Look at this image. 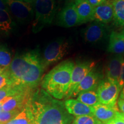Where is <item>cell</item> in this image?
<instances>
[{"instance_id": "obj_15", "label": "cell", "mask_w": 124, "mask_h": 124, "mask_svg": "<svg viewBox=\"0 0 124 124\" xmlns=\"http://www.w3.org/2000/svg\"><path fill=\"white\" fill-rule=\"evenodd\" d=\"M123 55H117L110 59L106 69V79L118 84Z\"/></svg>"}, {"instance_id": "obj_6", "label": "cell", "mask_w": 124, "mask_h": 124, "mask_svg": "<svg viewBox=\"0 0 124 124\" xmlns=\"http://www.w3.org/2000/svg\"><path fill=\"white\" fill-rule=\"evenodd\" d=\"M9 13L17 22L21 24H29L35 17L34 4H29L22 0H3Z\"/></svg>"}, {"instance_id": "obj_23", "label": "cell", "mask_w": 124, "mask_h": 124, "mask_svg": "<svg viewBox=\"0 0 124 124\" xmlns=\"http://www.w3.org/2000/svg\"><path fill=\"white\" fill-rule=\"evenodd\" d=\"M21 111H22L18 110L7 111L3 110L2 109H0V124H5L12 120Z\"/></svg>"}, {"instance_id": "obj_1", "label": "cell", "mask_w": 124, "mask_h": 124, "mask_svg": "<svg viewBox=\"0 0 124 124\" xmlns=\"http://www.w3.org/2000/svg\"><path fill=\"white\" fill-rule=\"evenodd\" d=\"M25 108L31 124H72L74 120L64 102L54 98L44 89L33 91Z\"/></svg>"}, {"instance_id": "obj_24", "label": "cell", "mask_w": 124, "mask_h": 124, "mask_svg": "<svg viewBox=\"0 0 124 124\" xmlns=\"http://www.w3.org/2000/svg\"><path fill=\"white\" fill-rule=\"evenodd\" d=\"M5 124H31L26 108H25L15 118Z\"/></svg>"}, {"instance_id": "obj_16", "label": "cell", "mask_w": 124, "mask_h": 124, "mask_svg": "<svg viewBox=\"0 0 124 124\" xmlns=\"http://www.w3.org/2000/svg\"><path fill=\"white\" fill-rule=\"evenodd\" d=\"M74 4L81 24L93 21L94 7L87 0H75Z\"/></svg>"}, {"instance_id": "obj_36", "label": "cell", "mask_w": 124, "mask_h": 124, "mask_svg": "<svg viewBox=\"0 0 124 124\" xmlns=\"http://www.w3.org/2000/svg\"><path fill=\"white\" fill-rule=\"evenodd\" d=\"M109 1H110V0H109Z\"/></svg>"}, {"instance_id": "obj_22", "label": "cell", "mask_w": 124, "mask_h": 124, "mask_svg": "<svg viewBox=\"0 0 124 124\" xmlns=\"http://www.w3.org/2000/svg\"><path fill=\"white\" fill-rule=\"evenodd\" d=\"M72 124H105L94 116H83L76 117Z\"/></svg>"}, {"instance_id": "obj_29", "label": "cell", "mask_w": 124, "mask_h": 124, "mask_svg": "<svg viewBox=\"0 0 124 124\" xmlns=\"http://www.w3.org/2000/svg\"><path fill=\"white\" fill-rule=\"evenodd\" d=\"M117 104L120 112L124 114V100L120 98L118 100Z\"/></svg>"}, {"instance_id": "obj_26", "label": "cell", "mask_w": 124, "mask_h": 124, "mask_svg": "<svg viewBox=\"0 0 124 124\" xmlns=\"http://www.w3.org/2000/svg\"><path fill=\"white\" fill-rule=\"evenodd\" d=\"M118 85L120 87V91L124 86V58L123 56V60H122V66H121V73L120 75V78H119L118 81Z\"/></svg>"}, {"instance_id": "obj_13", "label": "cell", "mask_w": 124, "mask_h": 124, "mask_svg": "<svg viewBox=\"0 0 124 124\" xmlns=\"http://www.w3.org/2000/svg\"><path fill=\"white\" fill-rule=\"evenodd\" d=\"M94 117L104 124L115 118L120 112L117 105L112 106L100 103L94 106Z\"/></svg>"}, {"instance_id": "obj_33", "label": "cell", "mask_w": 124, "mask_h": 124, "mask_svg": "<svg viewBox=\"0 0 124 124\" xmlns=\"http://www.w3.org/2000/svg\"><path fill=\"white\" fill-rule=\"evenodd\" d=\"M118 116H119V117H120L121 118L122 120H123L124 121V114H123V113L120 112V113H118Z\"/></svg>"}, {"instance_id": "obj_10", "label": "cell", "mask_w": 124, "mask_h": 124, "mask_svg": "<svg viewBox=\"0 0 124 124\" xmlns=\"http://www.w3.org/2000/svg\"><path fill=\"white\" fill-rule=\"evenodd\" d=\"M102 80L101 73L93 69L89 74L82 79L74 91L71 98L77 97L80 93L89 90H97L101 81Z\"/></svg>"}, {"instance_id": "obj_28", "label": "cell", "mask_w": 124, "mask_h": 124, "mask_svg": "<svg viewBox=\"0 0 124 124\" xmlns=\"http://www.w3.org/2000/svg\"><path fill=\"white\" fill-rule=\"evenodd\" d=\"M87 1L93 7L95 8L104 4L106 2L107 0H87Z\"/></svg>"}, {"instance_id": "obj_11", "label": "cell", "mask_w": 124, "mask_h": 124, "mask_svg": "<svg viewBox=\"0 0 124 124\" xmlns=\"http://www.w3.org/2000/svg\"><path fill=\"white\" fill-rule=\"evenodd\" d=\"M106 32L105 24L94 22L83 30V37L86 42L94 44L103 39L106 35Z\"/></svg>"}, {"instance_id": "obj_9", "label": "cell", "mask_w": 124, "mask_h": 124, "mask_svg": "<svg viewBox=\"0 0 124 124\" xmlns=\"http://www.w3.org/2000/svg\"><path fill=\"white\" fill-rule=\"evenodd\" d=\"M56 24L64 28H71L82 24L74 3H70L60 10L57 16Z\"/></svg>"}, {"instance_id": "obj_2", "label": "cell", "mask_w": 124, "mask_h": 124, "mask_svg": "<svg viewBox=\"0 0 124 124\" xmlns=\"http://www.w3.org/2000/svg\"><path fill=\"white\" fill-rule=\"evenodd\" d=\"M45 69L39 51L35 49L17 53L5 70L10 86H19L34 90L41 83Z\"/></svg>"}, {"instance_id": "obj_3", "label": "cell", "mask_w": 124, "mask_h": 124, "mask_svg": "<svg viewBox=\"0 0 124 124\" xmlns=\"http://www.w3.org/2000/svg\"><path fill=\"white\" fill-rule=\"evenodd\" d=\"M75 63L70 60L61 62L48 72L41 81L43 89L52 97L62 100L66 97Z\"/></svg>"}, {"instance_id": "obj_25", "label": "cell", "mask_w": 124, "mask_h": 124, "mask_svg": "<svg viewBox=\"0 0 124 124\" xmlns=\"http://www.w3.org/2000/svg\"><path fill=\"white\" fill-rule=\"evenodd\" d=\"M7 86H10V80L5 69L2 73L0 74V90Z\"/></svg>"}, {"instance_id": "obj_4", "label": "cell", "mask_w": 124, "mask_h": 124, "mask_svg": "<svg viewBox=\"0 0 124 124\" xmlns=\"http://www.w3.org/2000/svg\"><path fill=\"white\" fill-rule=\"evenodd\" d=\"M34 9L32 31L37 33L53 22L57 12L56 0H35Z\"/></svg>"}, {"instance_id": "obj_35", "label": "cell", "mask_w": 124, "mask_h": 124, "mask_svg": "<svg viewBox=\"0 0 124 124\" xmlns=\"http://www.w3.org/2000/svg\"></svg>"}, {"instance_id": "obj_12", "label": "cell", "mask_w": 124, "mask_h": 124, "mask_svg": "<svg viewBox=\"0 0 124 124\" xmlns=\"http://www.w3.org/2000/svg\"><path fill=\"white\" fill-rule=\"evenodd\" d=\"M64 105L68 112L73 116H94V107L85 105L77 100H66L64 101Z\"/></svg>"}, {"instance_id": "obj_5", "label": "cell", "mask_w": 124, "mask_h": 124, "mask_svg": "<svg viewBox=\"0 0 124 124\" xmlns=\"http://www.w3.org/2000/svg\"><path fill=\"white\" fill-rule=\"evenodd\" d=\"M71 44L69 40L59 38L47 45L41 56L43 64L46 68L62 59L69 53Z\"/></svg>"}, {"instance_id": "obj_20", "label": "cell", "mask_w": 124, "mask_h": 124, "mask_svg": "<svg viewBox=\"0 0 124 124\" xmlns=\"http://www.w3.org/2000/svg\"><path fill=\"white\" fill-rule=\"evenodd\" d=\"M114 23L118 26H124V0H113Z\"/></svg>"}, {"instance_id": "obj_17", "label": "cell", "mask_w": 124, "mask_h": 124, "mask_svg": "<svg viewBox=\"0 0 124 124\" xmlns=\"http://www.w3.org/2000/svg\"><path fill=\"white\" fill-rule=\"evenodd\" d=\"M108 50L116 55H124V34L112 32L110 35Z\"/></svg>"}, {"instance_id": "obj_7", "label": "cell", "mask_w": 124, "mask_h": 124, "mask_svg": "<svg viewBox=\"0 0 124 124\" xmlns=\"http://www.w3.org/2000/svg\"><path fill=\"white\" fill-rule=\"evenodd\" d=\"M120 91L117 83L110 81L107 79H102L97 89L100 103L112 106L117 105Z\"/></svg>"}, {"instance_id": "obj_19", "label": "cell", "mask_w": 124, "mask_h": 124, "mask_svg": "<svg viewBox=\"0 0 124 124\" xmlns=\"http://www.w3.org/2000/svg\"><path fill=\"white\" fill-rule=\"evenodd\" d=\"M77 100L85 105L92 107L101 103L97 90H89L80 93L77 96Z\"/></svg>"}, {"instance_id": "obj_31", "label": "cell", "mask_w": 124, "mask_h": 124, "mask_svg": "<svg viewBox=\"0 0 124 124\" xmlns=\"http://www.w3.org/2000/svg\"><path fill=\"white\" fill-rule=\"evenodd\" d=\"M120 98L122 99V100H124V86L123 87V88L122 89L121 91Z\"/></svg>"}, {"instance_id": "obj_14", "label": "cell", "mask_w": 124, "mask_h": 124, "mask_svg": "<svg viewBox=\"0 0 124 124\" xmlns=\"http://www.w3.org/2000/svg\"><path fill=\"white\" fill-rule=\"evenodd\" d=\"M114 12L112 4L106 2L104 4L94 8L93 21L101 23L108 24L113 20Z\"/></svg>"}, {"instance_id": "obj_18", "label": "cell", "mask_w": 124, "mask_h": 124, "mask_svg": "<svg viewBox=\"0 0 124 124\" xmlns=\"http://www.w3.org/2000/svg\"><path fill=\"white\" fill-rule=\"evenodd\" d=\"M16 26V24L10 14L0 8V35L8 36L13 32Z\"/></svg>"}, {"instance_id": "obj_34", "label": "cell", "mask_w": 124, "mask_h": 124, "mask_svg": "<svg viewBox=\"0 0 124 124\" xmlns=\"http://www.w3.org/2000/svg\"><path fill=\"white\" fill-rule=\"evenodd\" d=\"M4 69H1V68L0 67V74H1V73H2V72H3V71H4Z\"/></svg>"}, {"instance_id": "obj_8", "label": "cell", "mask_w": 124, "mask_h": 124, "mask_svg": "<svg viewBox=\"0 0 124 124\" xmlns=\"http://www.w3.org/2000/svg\"><path fill=\"white\" fill-rule=\"evenodd\" d=\"M95 62L93 60H88L77 63L75 64L71 74V81L70 83L69 90L65 97L66 100L71 98L74 91L78 85L80 83L84 78L95 67Z\"/></svg>"}, {"instance_id": "obj_21", "label": "cell", "mask_w": 124, "mask_h": 124, "mask_svg": "<svg viewBox=\"0 0 124 124\" xmlns=\"http://www.w3.org/2000/svg\"><path fill=\"white\" fill-rule=\"evenodd\" d=\"M12 61V53L6 44L0 43V67L6 69Z\"/></svg>"}, {"instance_id": "obj_32", "label": "cell", "mask_w": 124, "mask_h": 124, "mask_svg": "<svg viewBox=\"0 0 124 124\" xmlns=\"http://www.w3.org/2000/svg\"><path fill=\"white\" fill-rule=\"evenodd\" d=\"M22 1H24V2L29 3V4H34L35 0H22Z\"/></svg>"}, {"instance_id": "obj_30", "label": "cell", "mask_w": 124, "mask_h": 124, "mask_svg": "<svg viewBox=\"0 0 124 124\" xmlns=\"http://www.w3.org/2000/svg\"><path fill=\"white\" fill-rule=\"evenodd\" d=\"M0 8L4 9V10H7V11L9 12L8 9L7 5H6L5 4V2H4V1H3V0H0Z\"/></svg>"}, {"instance_id": "obj_27", "label": "cell", "mask_w": 124, "mask_h": 124, "mask_svg": "<svg viewBox=\"0 0 124 124\" xmlns=\"http://www.w3.org/2000/svg\"><path fill=\"white\" fill-rule=\"evenodd\" d=\"M119 112V113H120ZM105 124H124V121L118 116V114L115 118L113 119Z\"/></svg>"}]
</instances>
